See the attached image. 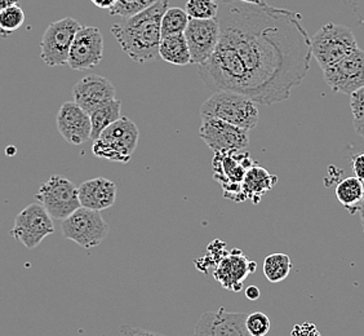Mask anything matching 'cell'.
I'll return each instance as SVG.
<instances>
[{"instance_id":"1","label":"cell","mask_w":364,"mask_h":336,"mask_svg":"<svg viewBox=\"0 0 364 336\" xmlns=\"http://www.w3.org/2000/svg\"><path fill=\"white\" fill-rule=\"evenodd\" d=\"M220 41L199 77L218 91L238 92L272 106L291 98L308 75L311 38L302 16L289 9L238 0L218 1Z\"/></svg>"},{"instance_id":"2","label":"cell","mask_w":364,"mask_h":336,"mask_svg":"<svg viewBox=\"0 0 364 336\" xmlns=\"http://www.w3.org/2000/svg\"><path fill=\"white\" fill-rule=\"evenodd\" d=\"M168 8V0H158L140 14L112 25V36L131 60L145 63L159 57L161 17Z\"/></svg>"},{"instance_id":"3","label":"cell","mask_w":364,"mask_h":336,"mask_svg":"<svg viewBox=\"0 0 364 336\" xmlns=\"http://www.w3.org/2000/svg\"><path fill=\"white\" fill-rule=\"evenodd\" d=\"M200 118H218L250 132L259 125V112L256 103L242 93L216 91L204 101Z\"/></svg>"},{"instance_id":"4","label":"cell","mask_w":364,"mask_h":336,"mask_svg":"<svg viewBox=\"0 0 364 336\" xmlns=\"http://www.w3.org/2000/svg\"><path fill=\"white\" fill-rule=\"evenodd\" d=\"M140 140V131L134 120L120 117L105 128L93 142L92 152L106 161L129 163Z\"/></svg>"},{"instance_id":"5","label":"cell","mask_w":364,"mask_h":336,"mask_svg":"<svg viewBox=\"0 0 364 336\" xmlns=\"http://www.w3.org/2000/svg\"><path fill=\"white\" fill-rule=\"evenodd\" d=\"M357 38L351 28L328 22L311 38V55L323 69L340 61L357 49Z\"/></svg>"},{"instance_id":"6","label":"cell","mask_w":364,"mask_h":336,"mask_svg":"<svg viewBox=\"0 0 364 336\" xmlns=\"http://www.w3.org/2000/svg\"><path fill=\"white\" fill-rule=\"evenodd\" d=\"M61 231L65 238L70 239L85 250H90L105 241L109 236L110 226L101 216L100 211L80 207L63 220Z\"/></svg>"},{"instance_id":"7","label":"cell","mask_w":364,"mask_h":336,"mask_svg":"<svg viewBox=\"0 0 364 336\" xmlns=\"http://www.w3.org/2000/svg\"><path fill=\"white\" fill-rule=\"evenodd\" d=\"M36 198L49 216L56 220H65L82 207L77 185L61 175L50 176L47 182H43Z\"/></svg>"},{"instance_id":"8","label":"cell","mask_w":364,"mask_h":336,"mask_svg":"<svg viewBox=\"0 0 364 336\" xmlns=\"http://www.w3.org/2000/svg\"><path fill=\"white\" fill-rule=\"evenodd\" d=\"M82 25L73 17L52 22L46 28L41 42V58L48 66H63L68 63L71 44Z\"/></svg>"},{"instance_id":"9","label":"cell","mask_w":364,"mask_h":336,"mask_svg":"<svg viewBox=\"0 0 364 336\" xmlns=\"http://www.w3.org/2000/svg\"><path fill=\"white\" fill-rule=\"evenodd\" d=\"M11 236L16 241L33 250L42 243L44 238L55 233L53 219L41 204L26 206L14 220Z\"/></svg>"},{"instance_id":"10","label":"cell","mask_w":364,"mask_h":336,"mask_svg":"<svg viewBox=\"0 0 364 336\" xmlns=\"http://www.w3.org/2000/svg\"><path fill=\"white\" fill-rule=\"evenodd\" d=\"M324 80L335 93L350 96L364 85V51L358 47L350 55L323 69Z\"/></svg>"},{"instance_id":"11","label":"cell","mask_w":364,"mask_h":336,"mask_svg":"<svg viewBox=\"0 0 364 336\" xmlns=\"http://www.w3.org/2000/svg\"><path fill=\"white\" fill-rule=\"evenodd\" d=\"M199 136L215 153L242 152L250 145L248 131L218 118L202 120Z\"/></svg>"},{"instance_id":"12","label":"cell","mask_w":364,"mask_h":336,"mask_svg":"<svg viewBox=\"0 0 364 336\" xmlns=\"http://www.w3.org/2000/svg\"><path fill=\"white\" fill-rule=\"evenodd\" d=\"M104 57V36L100 28L82 26L71 44L68 63L73 70L83 71L97 66Z\"/></svg>"},{"instance_id":"13","label":"cell","mask_w":364,"mask_h":336,"mask_svg":"<svg viewBox=\"0 0 364 336\" xmlns=\"http://www.w3.org/2000/svg\"><path fill=\"white\" fill-rule=\"evenodd\" d=\"M183 36L189 46L191 63L202 65L210 60V57L218 48L220 41V23L218 19H190L188 28L183 31Z\"/></svg>"},{"instance_id":"14","label":"cell","mask_w":364,"mask_h":336,"mask_svg":"<svg viewBox=\"0 0 364 336\" xmlns=\"http://www.w3.org/2000/svg\"><path fill=\"white\" fill-rule=\"evenodd\" d=\"M247 315L228 312L224 307L200 315L193 336H251L245 327Z\"/></svg>"},{"instance_id":"15","label":"cell","mask_w":364,"mask_h":336,"mask_svg":"<svg viewBox=\"0 0 364 336\" xmlns=\"http://www.w3.org/2000/svg\"><path fill=\"white\" fill-rule=\"evenodd\" d=\"M57 130L71 145H82L91 139V118L74 101L63 103L56 117Z\"/></svg>"},{"instance_id":"16","label":"cell","mask_w":364,"mask_h":336,"mask_svg":"<svg viewBox=\"0 0 364 336\" xmlns=\"http://www.w3.org/2000/svg\"><path fill=\"white\" fill-rule=\"evenodd\" d=\"M115 87L105 77L87 75L80 79L73 88L74 103H77L85 112L91 114L100 106L115 98Z\"/></svg>"},{"instance_id":"17","label":"cell","mask_w":364,"mask_h":336,"mask_svg":"<svg viewBox=\"0 0 364 336\" xmlns=\"http://www.w3.org/2000/svg\"><path fill=\"white\" fill-rule=\"evenodd\" d=\"M256 266L257 264L248 259L239 248H234L218 263L213 277L223 285V288L238 293L242 290L247 275L256 272Z\"/></svg>"},{"instance_id":"18","label":"cell","mask_w":364,"mask_h":336,"mask_svg":"<svg viewBox=\"0 0 364 336\" xmlns=\"http://www.w3.org/2000/svg\"><path fill=\"white\" fill-rule=\"evenodd\" d=\"M80 206L93 211H104L117 201V185L105 177H95L77 187Z\"/></svg>"},{"instance_id":"19","label":"cell","mask_w":364,"mask_h":336,"mask_svg":"<svg viewBox=\"0 0 364 336\" xmlns=\"http://www.w3.org/2000/svg\"><path fill=\"white\" fill-rule=\"evenodd\" d=\"M278 182L277 176L270 175L267 169L261 167H251L245 172L243 179V198H251L255 204H257L259 198L272 189Z\"/></svg>"},{"instance_id":"20","label":"cell","mask_w":364,"mask_h":336,"mask_svg":"<svg viewBox=\"0 0 364 336\" xmlns=\"http://www.w3.org/2000/svg\"><path fill=\"white\" fill-rule=\"evenodd\" d=\"M364 196V182L357 176H349L338 182L336 187L337 201L350 215L359 212Z\"/></svg>"},{"instance_id":"21","label":"cell","mask_w":364,"mask_h":336,"mask_svg":"<svg viewBox=\"0 0 364 336\" xmlns=\"http://www.w3.org/2000/svg\"><path fill=\"white\" fill-rule=\"evenodd\" d=\"M159 57L166 63L178 66L191 63L189 46L183 34L161 38L159 44Z\"/></svg>"},{"instance_id":"22","label":"cell","mask_w":364,"mask_h":336,"mask_svg":"<svg viewBox=\"0 0 364 336\" xmlns=\"http://www.w3.org/2000/svg\"><path fill=\"white\" fill-rule=\"evenodd\" d=\"M122 112V103L118 98H112V101L100 106L95 112L90 114L91 118V140H96L101 132L119 120Z\"/></svg>"},{"instance_id":"23","label":"cell","mask_w":364,"mask_h":336,"mask_svg":"<svg viewBox=\"0 0 364 336\" xmlns=\"http://www.w3.org/2000/svg\"><path fill=\"white\" fill-rule=\"evenodd\" d=\"M292 269L291 258L286 253H272L264 261V274L272 283L286 280Z\"/></svg>"},{"instance_id":"24","label":"cell","mask_w":364,"mask_h":336,"mask_svg":"<svg viewBox=\"0 0 364 336\" xmlns=\"http://www.w3.org/2000/svg\"><path fill=\"white\" fill-rule=\"evenodd\" d=\"M190 17L185 9L178 7H169L161 17V38L183 34L188 28Z\"/></svg>"},{"instance_id":"25","label":"cell","mask_w":364,"mask_h":336,"mask_svg":"<svg viewBox=\"0 0 364 336\" xmlns=\"http://www.w3.org/2000/svg\"><path fill=\"white\" fill-rule=\"evenodd\" d=\"M26 20L25 12L18 4L0 12V36H8L21 28Z\"/></svg>"},{"instance_id":"26","label":"cell","mask_w":364,"mask_h":336,"mask_svg":"<svg viewBox=\"0 0 364 336\" xmlns=\"http://www.w3.org/2000/svg\"><path fill=\"white\" fill-rule=\"evenodd\" d=\"M185 11L190 19L194 20H210L218 19V0H188Z\"/></svg>"},{"instance_id":"27","label":"cell","mask_w":364,"mask_h":336,"mask_svg":"<svg viewBox=\"0 0 364 336\" xmlns=\"http://www.w3.org/2000/svg\"><path fill=\"white\" fill-rule=\"evenodd\" d=\"M158 0H118L117 4L109 11L110 16H120L123 19L140 14L151 7Z\"/></svg>"},{"instance_id":"28","label":"cell","mask_w":364,"mask_h":336,"mask_svg":"<svg viewBox=\"0 0 364 336\" xmlns=\"http://www.w3.org/2000/svg\"><path fill=\"white\" fill-rule=\"evenodd\" d=\"M245 327L251 336H267L272 327V322L264 312H253L247 315Z\"/></svg>"},{"instance_id":"29","label":"cell","mask_w":364,"mask_h":336,"mask_svg":"<svg viewBox=\"0 0 364 336\" xmlns=\"http://www.w3.org/2000/svg\"><path fill=\"white\" fill-rule=\"evenodd\" d=\"M350 109L354 117V125L364 120V85L350 95Z\"/></svg>"},{"instance_id":"30","label":"cell","mask_w":364,"mask_h":336,"mask_svg":"<svg viewBox=\"0 0 364 336\" xmlns=\"http://www.w3.org/2000/svg\"><path fill=\"white\" fill-rule=\"evenodd\" d=\"M291 336H322L319 330L316 329V325L311 322H304L300 325H296Z\"/></svg>"},{"instance_id":"31","label":"cell","mask_w":364,"mask_h":336,"mask_svg":"<svg viewBox=\"0 0 364 336\" xmlns=\"http://www.w3.org/2000/svg\"><path fill=\"white\" fill-rule=\"evenodd\" d=\"M120 336H166L155 331L139 329V327H131V326H122L120 327Z\"/></svg>"},{"instance_id":"32","label":"cell","mask_w":364,"mask_h":336,"mask_svg":"<svg viewBox=\"0 0 364 336\" xmlns=\"http://www.w3.org/2000/svg\"><path fill=\"white\" fill-rule=\"evenodd\" d=\"M351 163H353L354 175L357 176L360 182H364V153L354 155V157L351 158Z\"/></svg>"},{"instance_id":"33","label":"cell","mask_w":364,"mask_h":336,"mask_svg":"<svg viewBox=\"0 0 364 336\" xmlns=\"http://www.w3.org/2000/svg\"><path fill=\"white\" fill-rule=\"evenodd\" d=\"M259 296H261V293H259V288L257 286H248L245 288V298L248 300H259Z\"/></svg>"},{"instance_id":"34","label":"cell","mask_w":364,"mask_h":336,"mask_svg":"<svg viewBox=\"0 0 364 336\" xmlns=\"http://www.w3.org/2000/svg\"><path fill=\"white\" fill-rule=\"evenodd\" d=\"M92 3L96 6V7L101 8V9H107L110 11L118 0H91Z\"/></svg>"},{"instance_id":"35","label":"cell","mask_w":364,"mask_h":336,"mask_svg":"<svg viewBox=\"0 0 364 336\" xmlns=\"http://www.w3.org/2000/svg\"><path fill=\"white\" fill-rule=\"evenodd\" d=\"M20 0H0V12L9 7L17 6Z\"/></svg>"},{"instance_id":"36","label":"cell","mask_w":364,"mask_h":336,"mask_svg":"<svg viewBox=\"0 0 364 336\" xmlns=\"http://www.w3.org/2000/svg\"><path fill=\"white\" fill-rule=\"evenodd\" d=\"M354 130H355L357 135H359L362 139H364V120L360 122V123H358V125H354Z\"/></svg>"},{"instance_id":"37","label":"cell","mask_w":364,"mask_h":336,"mask_svg":"<svg viewBox=\"0 0 364 336\" xmlns=\"http://www.w3.org/2000/svg\"><path fill=\"white\" fill-rule=\"evenodd\" d=\"M242 3H248V4H256V6H264L267 4V0H238Z\"/></svg>"},{"instance_id":"38","label":"cell","mask_w":364,"mask_h":336,"mask_svg":"<svg viewBox=\"0 0 364 336\" xmlns=\"http://www.w3.org/2000/svg\"><path fill=\"white\" fill-rule=\"evenodd\" d=\"M359 215H360V221H362V226H363L364 231V196L363 199H362V204H360V207H359Z\"/></svg>"}]
</instances>
